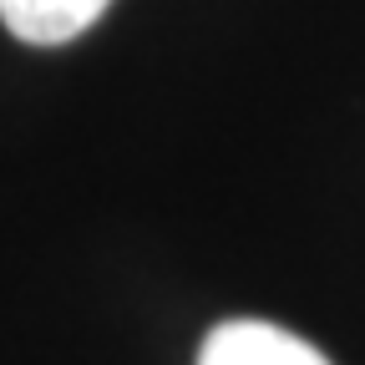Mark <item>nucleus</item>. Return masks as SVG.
Listing matches in <instances>:
<instances>
[{"label": "nucleus", "instance_id": "1", "mask_svg": "<svg viewBox=\"0 0 365 365\" xmlns=\"http://www.w3.org/2000/svg\"><path fill=\"white\" fill-rule=\"evenodd\" d=\"M198 365H330V355L269 319H223L198 345Z\"/></svg>", "mask_w": 365, "mask_h": 365}, {"label": "nucleus", "instance_id": "2", "mask_svg": "<svg viewBox=\"0 0 365 365\" xmlns=\"http://www.w3.org/2000/svg\"><path fill=\"white\" fill-rule=\"evenodd\" d=\"M112 0H0V21L26 46H61L76 41Z\"/></svg>", "mask_w": 365, "mask_h": 365}]
</instances>
